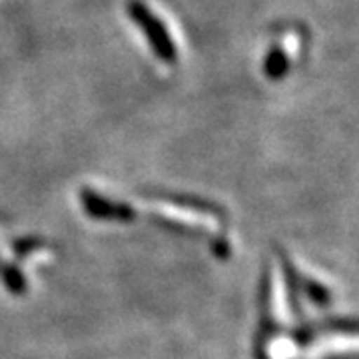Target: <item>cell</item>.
<instances>
[{
    "instance_id": "1",
    "label": "cell",
    "mask_w": 359,
    "mask_h": 359,
    "mask_svg": "<svg viewBox=\"0 0 359 359\" xmlns=\"http://www.w3.org/2000/svg\"><path fill=\"white\" fill-rule=\"evenodd\" d=\"M126 11H128L130 20L140 28L144 39L150 44L156 56L166 65H174L178 60V48L164 22L142 0H130Z\"/></svg>"
},
{
    "instance_id": "2",
    "label": "cell",
    "mask_w": 359,
    "mask_h": 359,
    "mask_svg": "<svg viewBox=\"0 0 359 359\" xmlns=\"http://www.w3.org/2000/svg\"><path fill=\"white\" fill-rule=\"evenodd\" d=\"M264 72L269 80H282L290 72V58L282 46H273L266 56L264 62Z\"/></svg>"
}]
</instances>
